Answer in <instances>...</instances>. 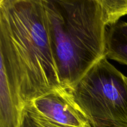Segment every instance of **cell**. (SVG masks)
Returning <instances> with one entry per match:
<instances>
[{"label":"cell","instance_id":"obj_1","mask_svg":"<svg viewBox=\"0 0 127 127\" xmlns=\"http://www.w3.org/2000/svg\"><path fill=\"white\" fill-rule=\"evenodd\" d=\"M0 61L26 107L63 89L43 0L0 1Z\"/></svg>","mask_w":127,"mask_h":127},{"label":"cell","instance_id":"obj_2","mask_svg":"<svg viewBox=\"0 0 127 127\" xmlns=\"http://www.w3.org/2000/svg\"><path fill=\"white\" fill-rule=\"evenodd\" d=\"M62 86L72 89L105 55L107 26L99 0H43Z\"/></svg>","mask_w":127,"mask_h":127},{"label":"cell","instance_id":"obj_3","mask_svg":"<svg viewBox=\"0 0 127 127\" xmlns=\"http://www.w3.org/2000/svg\"><path fill=\"white\" fill-rule=\"evenodd\" d=\"M125 77L105 57L68 90L91 127H127Z\"/></svg>","mask_w":127,"mask_h":127},{"label":"cell","instance_id":"obj_4","mask_svg":"<svg viewBox=\"0 0 127 127\" xmlns=\"http://www.w3.org/2000/svg\"><path fill=\"white\" fill-rule=\"evenodd\" d=\"M27 107L57 124L73 127H91L69 91L64 88L37 98Z\"/></svg>","mask_w":127,"mask_h":127},{"label":"cell","instance_id":"obj_5","mask_svg":"<svg viewBox=\"0 0 127 127\" xmlns=\"http://www.w3.org/2000/svg\"><path fill=\"white\" fill-rule=\"evenodd\" d=\"M106 57L127 66V22L110 26L105 39Z\"/></svg>","mask_w":127,"mask_h":127},{"label":"cell","instance_id":"obj_6","mask_svg":"<svg viewBox=\"0 0 127 127\" xmlns=\"http://www.w3.org/2000/svg\"><path fill=\"white\" fill-rule=\"evenodd\" d=\"M107 26H113L127 15V0H99Z\"/></svg>","mask_w":127,"mask_h":127},{"label":"cell","instance_id":"obj_7","mask_svg":"<svg viewBox=\"0 0 127 127\" xmlns=\"http://www.w3.org/2000/svg\"><path fill=\"white\" fill-rule=\"evenodd\" d=\"M26 110L29 116L32 118L33 122L38 127H73L67 126V125H61V124H57V123L50 121V120H47L45 118L43 117L42 115L36 112L35 111H34L29 107H26Z\"/></svg>","mask_w":127,"mask_h":127},{"label":"cell","instance_id":"obj_8","mask_svg":"<svg viewBox=\"0 0 127 127\" xmlns=\"http://www.w3.org/2000/svg\"><path fill=\"white\" fill-rule=\"evenodd\" d=\"M21 127H38L26 111Z\"/></svg>","mask_w":127,"mask_h":127},{"label":"cell","instance_id":"obj_9","mask_svg":"<svg viewBox=\"0 0 127 127\" xmlns=\"http://www.w3.org/2000/svg\"><path fill=\"white\" fill-rule=\"evenodd\" d=\"M125 81H126V82H127V76L125 77Z\"/></svg>","mask_w":127,"mask_h":127}]
</instances>
